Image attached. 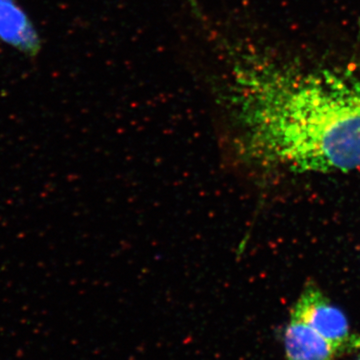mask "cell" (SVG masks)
I'll return each mask as SVG.
<instances>
[{
  "instance_id": "obj_5",
  "label": "cell",
  "mask_w": 360,
  "mask_h": 360,
  "mask_svg": "<svg viewBox=\"0 0 360 360\" xmlns=\"http://www.w3.org/2000/svg\"><path fill=\"white\" fill-rule=\"evenodd\" d=\"M357 360H360V355H359V359H357Z\"/></svg>"
},
{
  "instance_id": "obj_2",
  "label": "cell",
  "mask_w": 360,
  "mask_h": 360,
  "mask_svg": "<svg viewBox=\"0 0 360 360\" xmlns=\"http://www.w3.org/2000/svg\"><path fill=\"white\" fill-rule=\"evenodd\" d=\"M290 315L309 324L345 354L360 352V335L350 333L345 315L314 284L305 286Z\"/></svg>"
},
{
  "instance_id": "obj_3",
  "label": "cell",
  "mask_w": 360,
  "mask_h": 360,
  "mask_svg": "<svg viewBox=\"0 0 360 360\" xmlns=\"http://www.w3.org/2000/svg\"><path fill=\"white\" fill-rule=\"evenodd\" d=\"M286 360H335L340 347L300 319L291 316L284 333Z\"/></svg>"
},
{
  "instance_id": "obj_1",
  "label": "cell",
  "mask_w": 360,
  "mask_h": 360,
  "mask_svg": "<svg viewBox=\"0 0 360 360\" xmlns=\"http://www.w3.org/2000/svg\"><path fill=\"white\" fill-rule=\"evenodd\" d=\"M245 72V112L260 160L295 174L360 168V73L257 56Z\"/></svg>"
},
{
  "instance_id": "obj_4",
  "label": "cell",
  "mask_w": 360,
  "mask_h": 360,
  "mask_svg": "<svg viewBox=\"0 0 360 360\" xmlns=\"http://www.w3.org/2000/svg\"><path fill=\"white\" fill-rule=\"evenodd\" d=\"M0 40L30 56L39 51L37 30L14 0H0Z\"/></svg>"
}]
</instances>
